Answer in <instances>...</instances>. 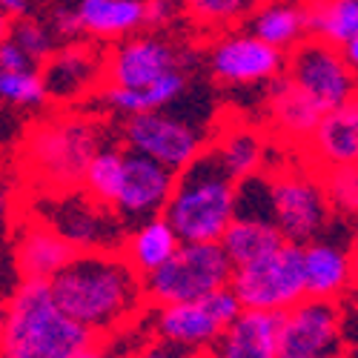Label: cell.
Wrapping results in <instances>:
<instances>
[{"instance_id": "obj_1", "label": "cell", "mask_w": 358, "mask_h": 358, "mask_svg": "<svg viewBox=\"0 0 358 358\" xmlns=\"http://www.w3.org/2000/svg\"><path fill=\"white\" fill-rule=\"evenodd\" d=\"M49 289L57 307L95 338L132 330L146 313L141 275L121 252H78L49 281Z\"/></svg>"}, {"instance_id": "obj_2", "label": "cell", "mask_w": 358, "mask_h": 358, "mask_svg": "<svg viewBox=\"0 0 358 358\" xmlns=\"http://www.w3.org/2000/svg\"><path fill=\"white\" fill-rule=\"evenodd\" d=\"M109 129L98 115L55 109L26 129L20 146V172L29 195L78 189L92 155L109 141Z\"/></svg>"}, {"instance_id": "obj_3", "label": "cell", "mask_w": 358, "mask_h": 358, "mask_svg": "<svg viewBox=\"0 0 358 358\" xmlns=\"http://www.w3.org/2000/svg\"><path fill=\"white\" fill-rule=\"evenodd\" d=\"M92 341V333L57 307L49 281H15L3 295L0 358H75Z\"/></svg>"}, {"instance_id": "obj_4", "label": "cell", "mask_w": 358, "mask_h": 358, "mask_svg": "<svg viewBox=\"0 0 358 358\" xmlns=\"http://www.w3.org/2000/svg\"><path fill=\"white\" fill-rule=\"evenodd\" d=\"M181 244H218L235 218V181L210 149L175 172V184L161 213Z\"/></svg>"}, {"instance_id": "obj_5", "label": "cell", "mask_w": 358, "mask_h": 358, "mask_svg": "<svg viewBox=\"0 0 358 358\" xmlns=\"http://www.w3.org/2000/svg\"><path fill=\"white\" fill-rule=\"evenodd\" d=\"M20 210L46 224L78 252H117L127 235V224L80 187L26 195Z\"/></svg>"}, {"instance_id": "obj_6", "label": "cell", "mask_w": 358, "mask_h": 358, "mask_svg": "<svg viewBox=\"0 0 358 358\" xmlns=\"http://www.w3.org/2000/svg\"><path fill=\"white\" fill-rule=\"evenodd\" d=\"M266 189H270V213L275 229L289 244H307L333 224V213L321 192L318 169L304 158L266 166Z\"/></svg>"}, {"instance_id": "obj_7", "label": "cell", "mask_w": 358, "mask_h": 358, "mask_svg": "<svg viewBox=\"0 0 358 358\" xmlns=\"http://www.w3.org/2000/svg\"><path fill=\"white\" fill-rule=\"evenodd\" d=\"M241 301L227 287L198 298V301L146 307L141 315V330L149 338L172 344L189 355H203L224 333V327L241 313Z\"/></svg>"}, {"instance_id": "obj_8", "label": "cell", "mask_w": 358, "mask_h": 358, "mask_svg": "<svg viewBox=\"0 0 358 358\" xmlns=\"http://www.w3.org/2000/svg\"><path fill=\"white\" fill-rule=\"evenodd\" d=\"M232 264L221 244H181L155 273L141 278L146 307L198 301L229 284Z\"/></svg>"}, {"instance_id": "obj_9", "label": "cell", "mask_w": 358, "mask_h": 358, "mask_svg": "<svg viewBox=\"0 0 358 358\" xmlns=\"http://www.w3.org/2000/svg\"><path fill=\"white\" fill-rule=\"evenodd\" d=\"M229 289L244 310L284 313L304 298L301 275V244L284 241L278 250L266 252L250 264L232 266Z\"/></svg>"}, {"instance_id": "obj_10", "label": "cell", "mask_w": 358, "mask_h": 358, "mask_svg": "<svg viewBox=\"0 0 358 358\" xmlns=\"http://www.w3.org/2000/svg\"><path fill=\"white\" fill-rule=\"evenodd\" d=\"M121 143L138 155L158 161L172 172H181L203 152L210 138H203V132L187 115H178L172 112V106H166L124 117Z\"/></svg>"}, {"instance_id": "obj_11", "label": "cell", "mask_w": 358, "mask_h": 358, "mask_svg": "<svg viewBox=\"0 0 358 358\" xmlns=\"http://www.w3.org/2000/svg\"><path fill=\"white\" fill-rule=\"evenodd\" d=\"M106 46L89 38H78L69 43H57L55 52L38 66L49 106L75 109L98 95L103 86Z\"/></svg>"}, {"instance_id": "obj_12", "label": "cell", "mask_w": 358, "mask_h": 358, "mask_svg": "<svg viewBox=\"0 0 358 358\" xmlns=\"http://www.w3.org/2000/svg\"><path fill=\"white\" fill-rule=\"evenodd\" d=\"M344 352V304L301 298L281 313L278 358H333Z\"/></svg>"}, {"instance_id": "obj_13", "label": "cell", "mask_w": 358, "mask_h": 358, "mask_svg": "<svg viewBox=\"0 0 358 358\" xmlns=\"http://www.w3.org/2000/svg\"><path fill=\"white\" fill-rule=\"evenodd\" d=\"M287 55L270 43L258 41L247 29H229L210 38L206 49V69L210 75L229 89L266 86L278 75H284Z\"/></svg>"}, {"instance_id": "obj_14", "label": "cell", "mask_w": 358, "mask_h": 358, "mask_svg": "<svg viewBox=\"0 0 358 358\" xmlns=\"http://www.w3.org/2000/svg\"><path fill=\"white\" fill-rule=\"evenodd\" d=\"M175 69H189L187 49H181L161 32H135L106 46L103 83L141 89Z\"/></svg>"}, {"instance_id": "obj_15", "label": "cell", "mask_w": 358, "mask_h": 358, "mask_svg": "<svg viewBox=\"0 0 358 358\" xmlns=\"http://www.w3.org/2000/svg\"><path fill=\"white\" fill-rule=\"evenodd\" d=\"M284 78L307 92L324 112L355 101V69L336 46L318 38H307L287 52Z\"/></svg>"}, {"instance_id": "obj_16", "label": "cell", "mask_w": 358, "mask_h": 358, "mask_svg": "<svg viewBox=\"0 0 358 358\" xmlns=\"http://www.w3.org/2000/svg\"><path fill=\"white\" fill-rule=\"evenodd\" d=\"M172 184H175L172 169L124 146L121 169H117V181H115V189L109 198V210L127 227H132L143 218L161 215L166 206V198L172 192Z\"/></svg>"}, {"instance_id": "obj_17", "label": "cell", "mask_w": 358, "mask_h": 358, "mask_svg": "<svg viewBox=\"0 0 358 358\" xmlns=\"http://www.w3.org/2000/svg\"><path fill=\"white\" fill-rule=\"evenodd\" d=\"M6 252L17 281H52L78 255V250L69 247L61 235L23 210L12 229Z\"/></svg>"}, {"instance_id": "obj_18", "label": "cell", "mask_w": 358, "mask_h": 358, "mask_svg": "<svg viewBox=\"0 0 358 358\" xmlns=\"http://www.w3.org/2000/svg\"><path fill=\"white\" fill-rule=\"evenodd\" d=\"M301 275H304V298H324L341 301L350 295L355 281V252L352 244L338 235H315L313 241L301 244Z\"/></svg>"}, {"instance_id": "obj_19", "label": "cell", "mask_w": 358, "mask_h": 358, "mask_svg": "<svg viewBox=\"0 0 358 358\" xmlns=\"http://www.w3.org/2000/svg\"><path fill=\"white\" fill-rule=\"evenodd\" d=\"M313 169L355 166L358 164V103L347 101L321 115L313 135L298 149Z\"/></svg>"}, {"instance_id": "obj_20", "label": "cell", "mask_w": 358, "mask_h": 358, "mask_svg": "<svg viewBox=\"0 0 358 358\" xmlns=\"http://www.w3.org/2000/svg\"><path fill=\"white\" fill-rule=\"evenodd\" d=\"M321 115L324 109L284 75H278L273 83H266L264 121H266V132L275 135L278 141H287L295 149H301L304 141L318 127Z\"/></svg>"}, {"instance_id": "obj_21", "label": "cell", "mask_w": 358, "mask_h": 358, "mask_svg": "<svg viewBox=\"0 0 358 358\" xmlns=\"http://www.w3.org/2000/svg\"><path fill=\"white\" fill-rule=\"evenodd\" d=\"M264 129H258L250 121H227L215 138H210L206 149L221 164V169L232 181H247L252 175H261L270 161V141Z\"/></svg>"}, {"instance_id": "obj_22", "label": "cell", "mask_w": 358, "mask_h": 358, "mask_svg": "<svg viewBox=\"0 0 358 358\" xmlns=\"http://www.w3.org/2000/svg\"><path fill=\"white\" fill-rule=\"evenodd\" d=\"M281 313L241 310L206 350V358H278Z\"/></svg>"}, {"instance_id": "obj_23", "label": "cell", "mask_w": 358, "mask_h": 358, "mask_svg": "<svg viewBox=\"0 0 358 358\" xmlns=\"http://www.w3.org/2000/svg\"><path fill=\"white\" fill-rule=\"evenodd\" d=\"M72 9L80 35L103 46L143 32V0H78Z\"/></svg>"}, {"instance_id": "obj_24", "label": "cell", "mask_w": 358, "mask_h": 358, "mask_svg": "<svg viewBox=\"0 0 358 358\" xmlns=\"http://www.w3.org/2000/svg\"><path fill=\"white\" fill-rule=\"evenodd\" d=\"M189 89V69H175L164 78H158L155 83L141 86V89H124V86H109L103 83L98 89V101L109 115L117 117H129L138 112H152V109H166L175 106L187 95Z\"/></svg>"}, {"instance_id": "obj_25", "label": "cell", "mask_w": 358, "mask_h": 358, "mask_svg": "<svg viewBox=\"0 0 358 358\" xmlns=\"http://www.w3.org/2000/svg\"><path fill=\"white\" fill-rule=\"evenodd\" d=\"M178 247H181V241H178L169 221L164 215H152V218H143V221L127 227V235H124L117 252H121L124 261L143 278L149 273H155L158 266H164Z\"/></svg>"}, {"instance_id": "obj_26", "label": "cell", "mask_w": 358, "mask_h": 358, "mask_svg": "<svg viewBox=\"0 0 358 358\" xmlns=\"http://www.w3.org/2000/svg\"><path fill=\"white\" fill-rule=\"evenodd\" d=\"M244 26L258 41L281 49L284 55L310 38L301 0H261Z\"/></svg>"}, {"instance_id": "obj_27", "label": "cell", "mask_w": 358, "mask_h": 358, "mask_svg": "<svg viewBox=\"0 0 358 358\" xmlns=\"http://www.w3.org/2000/svg\"><path fill=\"white\" fill-rule=\"evenodd\" d=\"M218 244L227 252L232 266H241V264H250L255 258H264L266 252L278 250L284 244V235L275 229L273 221L235 215L229 221V227L224 229Z\"/></svg>"}, {"instance_id": "obj_28", "label": "cell", "mask_w": 358, "mask_h": 358, "mask_svg": "<svg viewBox=\"0 0 358 358\" xmlns=\"http://www.w3.org/2000/svg\"><path fill=\"white\" fill-rule=\"evenodd\" d=\"M310 38L341 49L358 38V0H301Z\"/></svg>"}, {"instance_id": "obj_29", "label": "cell", "mask_w": 358, "mask_h": 358, "mask_svg": "<svg viewBox=\"0 0 358 358\" xmlns=\"http://www.w3.org/2000/svg\"><path fill=\"white\" fill-rule=\"evenodd\" d=\"M261 0H181V12L203 35H221L241 29Z\"/></svg>"}, {"instance_id": "obj_30", "label": "cell", "mask_w": 358, "mask_h": 358, "mask_svg": "<svg viewBox=\"0 0 358 358\" xmlns=\"http://www.w3.org/2000/svg\"><path fill=\"white\" fill-rule=\"evenodd\" d=\"M355 166H333V169L318 172L321 192L327 198L333 218H352L358 210V169Z\"/></svg>"}, {"instance_id": "obj_31", "label": "cell", "mask_w": 358, "mask_h": 358, "mask_svg": "<svg viewBox=\"0 0 358 358\" xmlns=\"http://www.w3.org/2000/svg\"><path fill=\"white\" fill-rule=\"evenodd\" d=\"M0 101H6L15 109H43V106H49L41 72L38 69L0 72Z\"/></svg>"}, {"instance_id": "obj_32", "label": "cell", "mask_w": 358, "mask_h": 358, "mask_svg": "<svg viewBox=\"0 0 358 358\" xmlns=\"http://www.w3.org/2000/svg\"><path fill=\"white\" fill-rule=\"evenodd\" d=\"M9 38L26 52V57L32 61L35 66H41L46 57L55 52L57 41L52 35V29L46 26V20H38V17H20V20H12V29H9Z\"/></svg>"}, {"instance_id": "obj_33", "label": "cell", "mask_w": 358, "mask_h": 358, "mask_svg": "<svg viewBox=\"0 0 358 358\" xmlns=\"http://www.w3.org/2000/svg\"><path fill=\"white\" fill-rule=\"evenodd\" d=\"M143 336L141 324L132 327V330L121 333V336H112V338H95L86 350H80L75 358H127L129 350L135 347V341Z\"/></svg>"}, {"instance_id": "obj_34", "label": "cell", "mask_w": 358, "mask_h": 358, "mask_svg": "<svg viewBox=\"0 0 358 358\" xmlns=\"http://www.w3.org/2000/svg\"><path fill=\"white\" fill-rule=\"evenodd\" d=\"M20 218V201H17V192L12 184H6L0 178V252H6L9 247V238H12V229Z\"/></svg>"}, {"instance_id": "obj_35", "label": "cell", "mask_w": 358, "mask_h": 358, "mask_svg": "<svg viewBox=\"0 0 358 358\" xmlns=\"http://www.w3.org/2000/svg\"><path fill=\"white\" fill-rule=\"evenodd\" d=\"M46 26L52 29V35H55L57 43H69V41L83 38V35H80V26H78V17H75V9H72L69 3L52 6L49 17H46Z\"/></svg>"}, {"instance_id": "obj_36", "label": "cell", "mask_w": 358, "mask_h": 358, "mask_svg": "<svg viewBox=\"0 0 358 358\" xmlns=\"http://www.w3.org/2000/svg\"><path fill=\"white\" fill-rule=\"evenodd\" d=\"M178 15H181V0H143V29L161 32Z\"/></svg>"}, {"instance_id": "obj_37", "label": "cell", "mask_w": 358, "mask_h": 358, "mask_svg": "<svg viewBox=\"0 0 358 358\" xmlns=\"http://www.w3.org/2000/svg\"><path fill=\"white\" fill-rule=\"evenodd\" d=\"M127 358H195V355L178 350V347H172V344H164V341H158V338L141 336V338L135 341V347L129 350Z\"/></svg>"}, {"instance_id": "obj_38", "label": "cell", "mask_w": 358, "mask_h": 358, "mask_svg": "<svg viewBox=\"0 0 358 358\" xmlns=\"http://www.w3.org/2000/svg\"><path fill=\"white\" fill-rule=\"evenodd\" d=\"M26 69H38V66L29 61L26 52L9 35L0 38V72H26Z\"/></svg>"}, {"instance_id": "obj_39", "label": "cell", "mask_w": 358, "mask_h": 358, "mask_svg": "<svg viewBox=\"0 0 358 358\" xmlns=\"http://www.w3.org/2000/svg\"><path fill=\"white\" fill-rule=\"evenodd\" d=\"M35 9L32 0H0V12H3L9 20H20V17H29Z\"/></svg>"}, {"instance_id": "obj_40", "label": "cell", "mask_w": 358, "mask_h": 358, "mask_svg": "<svg viewBox=\"0 0 358 358\" xmlns=\"http://www.w3.org/2000/svg\"><path fill=\"white\" fill-rule=\"evenodd\" d=\"M9 29H12V20H9L3 12H0V38H6V35H9Z\"/></svg>"}, {"instance_id": "obj_41", "label": "cell", "mask_w": 358, "mask_h": 358, "mask_svg": "<svg viewBox=\"0 0 358 358\" xmlns=\"http://www.w3.org/2000/svg\"><path fill=\"white\" fill-rule=\"evenodd\" d=\"M0 341H3V298H0Z\"/></svg>"}, {"instance_id": "obj_42", "label": "cell", "mask_w": 358, "mask_h": 358, "mask_svg": "<svg viewBox=\"0 0 358 358\" xmlns=\"http://www.w3.org/2000/svg\"><path fill=\"white\" fill-rule=\"evenodd\" d=\"M333 358H350V355H347V352H341V355H333Z\"/></svg>"}, {"instance_id": "obj_43", "label": "cell", "mask_w": 358, "mask_h": 358, "mask_svg": "<svg viewBox=\"0 0 358 358\" xmlns=\"http://www.w3.org/2000/svg\"><path fill=\"white\" fill-rule=\"evenodd\" d=\"M195 358H206V355H195Z\"/></svg>"}, {"instance_id": "obj_44", "label": "cell", "mask_w": 358, "mask_h": 358, "mask_svg": "<svg viewBox=\"0 0 358 358\" xmlns=\"http://www.w3.org/2000/svg\"><path fill=\"white\" fill-rule=\"evenodd\" d=\"M0 298H3V292H0Z\"/></svg>"}]
</instances>
